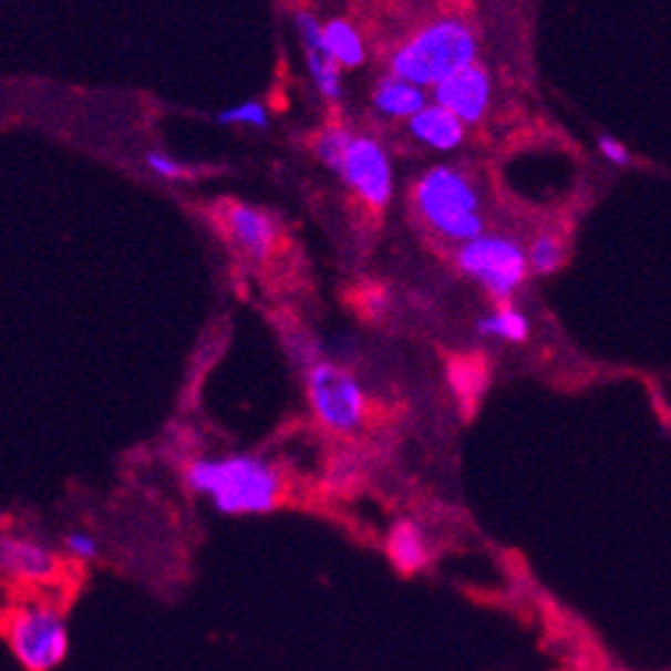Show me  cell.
I'll return each instance as SVG.
<instances>
[{
	"mask_svg": "<svg viewBox=\"0 0 671 671\" xmlns=\"http://www.w3.org/2000/svg\"><path fill=\"white\" fill-rule=\"evenodd\" d=\"M184 483L204 496L219 516H266L286 499V477L275 464L250 453L195 458L184 468Z\"/></svg>",
	"mask_w": 671,
	"mask_h": 671,
	"instance_id": "obj_1",
	"label": "cell"
},
{
	"mask_svg": "<svg viewBox=\"0 0 671 671\" xmlns=\"http://www.w3.org/2000/svg\"><path fill=\"white\" fill-rule=\"evenodd\" d=\"M474 55H477V39L472 28L461 20H438L414 33L392 55L390 72L420 89L425 85L436 89L455 72L472 66Z\"/></svg>",
	"mask_w": 671,
	"mask_h": 671,
	"instance_id": "obj_2",
	"label": "cell"
},
{
	"mask_svg": "<svg viewBox=\"0 0 671 671\" xmlns=\"http://www.w3.org/2000/svg\"><path fill=\"white\" fill-rule=\"evenodd\" d=\"M414 200L425 223L453 241H474L483 236L479 195L458 167L436 165L416 182Z\"/></svg>",
	"mask_w": 671,
	"mask_h": 671,
	"instance_id": "obj_3",
	"label": "cell"
},
{
	"mask_svg": "<svg viewBox=\"0 0 671 671\" xmlns=\"http://www.w3.org/2000/svg\"><path fill=\"white\" fill-rule=\"evenodd\" d=\"M6 644L25 671H55L69 655V624L58 606L31 600L6 617Z\"/></svg>",
	"mask_w": 671,
	"mask_h": 671,
	"instance_id": "obj_4",
	"label": "cell"
},
{
	"mask_svg": "<svg viewBox=\"0 0 671 671\" xmlns=\"http://www.w3.org/2000/svg\"><path fill=\"white\" fill-rule=\"evenodd\" d=\"M458 266L499 302H507L531 271L524 247L507 236H479L466 241L458 250Z\"/></svg>",
	"mask_w": 671,
	"mask_h": 671,
	"instance_id": "obj_5",
	"label": "cell"
},
{
	"mask_svg": "<svg viewBox=\"0 0 671 671\" xmlns=\"http://www.w3.org/2000/svg\"><path fill=\"white\" fill-rule=\"evenodd\" d=\"M304 390L312 414L334 433H354L364 422V392L360 381L334 362L316 360L304 370Z\"/></svg>",
	"mask_w": 671,
	"mask_h": 671,
	"instance_id": "obj_6",
	"label": "cell"
},
{
	"mask_svg": "<svg viewBox=\"0 0 671 671\" xmlns=\"http://www.w3.org/2000/svg\"><path fill=\"white\" fill-rule=\"evenodd\" d=\"M338 176L373 208H384L392 200V162L384 146L368 135H351L340 159Z\"/></svg>",
	"mask_w": 671,
	"mask_h": 671,
	"instance_id": "obj_7",
	"label": "cell"
},
{
	"mask_svg": "<svg viewBox=\"0 0 671 671\" xmlns=\"http://www.w3.org/2000/svg\"><path fill=\"white\" fill-rule=\"evenodd\" d=\"M0 568L17 584H50L61 570V559L52 548L31 537H0Z\"/></svg>",
	"mask_w": 671,
	"mask_h": 671,
	"instance_id": "obj_8",
	"label": "cell"
},
{
	"mask_svg": "<svg viewBox=\"0 0 671 671\" xmlns=\"http://www.w3.org/2000/svg\"><path fill=\"white\" fill-rule=\"evenodd\" d=\"M433 102L447 107L453 115H458L464 124H477L491 102L488 72L483 66H477V63L461 69V72H455L453 78H447L442 85L433 89Z\"/></svg>",
	"mask_w": 671,
	"mask_h": 671,
	"instance_id": "obj_9",
	"label": "cell"
},
{
	"mask_svg": "<svg viewBox=\"0 0 671 671\" xmlns=\"http://www.w3.org/2000/svg\"><path fill=\"white\" fill-rule=\"evenodd\" d=\"M297 25L299 33H302L304 55H308V66L318 94L329 102H338L343 96V83H340L338 61L332 58L327 39H323V25L310 14H297Z\"/></svg>",
	"mask_w": 671,
	"mask_h": 671,
	"instance_id": "obj_10",
	"label": "cell"
},
{
	"mask_svg": "<svg viewBox=\"0 0 671 671\" xmlns=\"http://www.w3.org/2000/svg\"><path fill=\"white\" fill-rule=\"evenodd\" d=\"M225 225H228V234L234 236V241L247 252V256L252 258L271 256L277 225L269 214L245 204H228L225 206Z\"/></svg>",
	"mask_w": 671,
	"mask_h": 671,
	"instance_id": "obj_11",
	"label": "cell"
},
{
	"mask_svg": "<svg viewBox=\"0 0 671 671\" xmlns=\"http://www.w3.org/2000/svg\"><path fill=\"white\" fill-rule=\"evenodd\" d=\"M409 132L433 152H453L464 143V121L436 102L409 118Z\"/></svg>",
	"mask_w": 671,
	"mask_h": 671,
	"instance_id": "obj_12",
	"label": "cell"
},
{
	"mask_svg": "<svg viewBox=\"0 0 671 671\" xmlns=\"http://www.w3.org/2000/svg\"><path fill=\"white\" fill-rule=\"evenodd\" d=\"M386 554H390L392 565L398 570L412 576V572L425 570L431 565V546H427V537L422 531V526L416 520H398L395 526L386 535Z\"/></svg>",
	"mask_w": 671,
	"mask_h": 671,
	"instance_id": "obj_13",
	"label": "cell"
},
{
	"mask_svg": "<svg viewBox=\"0 0 671 671\" xmlns=\"http://www.w3.org/2000/svg\"><path fill=\"white\" fill-rule=\"evenodd\" d=\"M373 104L386 118H414L422 107H427V100L420 85L390 74V78H384L375 85Z\"/></svg>",
	"mask_w": 671,
	"mask_h": 671,
	"instance_id": "obj_14",
	"label": "cell"
},
{
	"mask_svg": "<svg viewBox=\"0 0 671 671\" xmlns=\"http://www.w3.org/2000/svg\"><path fill=\"white\" fill-rule=\"evenodd\" d=\"M477 332L483 338H496L505 340V343H524V340H529V318L513 304L502 302L494 312L479 318Z\"/></svg>",
	"mask_w": 671,
	"mask_h": 671,
	"instance_id": "obj_15",
	"label": "cell"
},
{
	"mask_svg": "<svg viewBox=\"0 0 671 671\" xmlns=\"http://www.w3.org/2000/svg\"><path fill=\"white\" fill-rule=\"evenodd\" d=\"M323 39H327V48L340 69H357L364 63V44L360 33L345 20H329L323 25Z\"/></svg>",
	"mask_w": 671,
	"mask_h": 671,
	"instance_id": "obj_16",
	"label": "cell"
},
{
	"mask_svg": "<svg viewBox=\"0 0 671 671\" xmlns=\"http://www.w3.org/2000/svg\"><path fill=\"white\" fill-rule=\"evenodd\" d=\"M526 256H529V269L535 271V275L540 277L557 275V271L565 266V245L559 236L540 234L529 245Z\"/></svg>",
	"mask_w": 671,
	"mask_h": 671,
	"instance_id": "obj_17",
	"label": "cell"
},
{
	"mask_svg": "<svg viewBox=\"0 0 671 671\" xmlns=\"http://www.w3.org/2000/svg\"><path fill=\"white\" fill-rule=\"evenodd\" d=\"M349 141H351L349 130H343V126H332V130L321 132V135L316 137V156L329 167V171L338 173L340 159H343Z\"/></svg>",
	"mask_w": 671,
	"mask_h": 671,
	"instance_id": "obj_18",
	"label": "cell"
},
{
	"mask_svg": "<svg viewBox=\"0 0 671 671\" xmlns=\"http://www.w3.org/2000/svg\"><path fill=\"white\" fill-rule=\"evenodd\" d=\"M217 121H219V124L258 126V130H264V126H269V113L264 110V104L241 102V104H236V107L223 110V113L217 115Z\"/></svg>",
	"mask_w": 671,
	"mask_h": 671,
	"instance_id": "obj_19",
	"label": "cell"
},
{
	"mask_svg": "<svg viewBox=\"0 0 671 671\" xmlns=\"http://www.w3.org/2000/svg\"><path fill=\"white\" fill-rule=\"evenodd\" d=\"M63 548H66L69 557H74L78 562H91L100 554V540L96 535H91L89 529H72L63 535Z\"/></svg>",
	"mask_w": 671,
	"mask_h": 671,
	"instance_id": "obj_20",
	"label": "cell"
},
{
	"mask_svg": "<svg viewBox=\"0 0 671 671\" xmlns=\"http://www.w3.org/2000/svg\"><path fill=\"white\" fill-rule=\"evenodd\" d=\"M146 165L152 167V171L156 173V176L162 178H171V182H176V178H187L189 176V167L182 165L178 159H173V156L167 154H159V152H152L146 156Z\"/></svg>",
	"mask_w": 671,
	"mask_h": 671,
	"instance_id": "obj_21",
	"label": "cell"
},
{
	"mask_svg": "<svg viewBox=\"0 0 671 671\" xmlns=\"http://www.w3.org/2000/svg\"><path fill=\"white\" fill-rule=\"evenodd\" d=\"M598 152L603 154V159L611 162L615 167H628L630 162H633V156H630L628 146H624V143H620L617 137H611V135H600L598 137Z\"/></svg>",
	"mask_w": 671,
	"mask_h": 671,
	"instance_id": "obj_22",
	"label": "cell"
},
{
	"mask_svg": "<svg viewBox=\"0 0 671 671\" xmlns=\"http://www.w3.org/2000/svg\"><path fill=\"white\" fill-rule=\"evenodd\" d=\"M615 671H628V669H615Z\"/></svg>",
	"mask_w": 671,
	"mask_h": 671,
	"instance_id": "obj_23",
	"label": "cell"
}]
</instances>
